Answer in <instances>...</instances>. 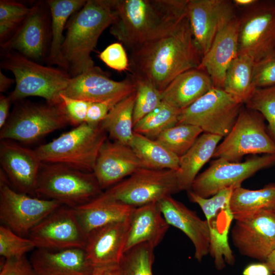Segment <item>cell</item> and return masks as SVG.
Here are the masks:
<instances>
[{"label": "cell", "instance_id": "60d3db41", "mask_svg": "<svg viewBox=\"0 0 275 275\" xmlns=\"http://www.w3.org/2000/svg\"><path fill=\"white\" fill-rule=\"evenodd\" d=\"M234 189L232 187L223 189L208 198H202L190 190L187 193L189 200L200 207L208 223L219 211L230 206V198Z\"/></svg>", "mask_w": 275, "mask_h": 275}, {"label": "cell", "instance_id": "83f0119b", "mask_svg": "<svg viewBox=\"0 0 275 275\" xmlns=\"http://www.w3.org/2000/svg\"><path fill=\"white\" fill-rule=\"evenodd\" d=\"M230 209L235 221L264 210L275 211V183L255 190L241 186L234 188L230 198Z\"/></svg>", "mask_w": 275, "mask_h": 275}, {"label": "cell", "instance_id": "4dcf8cb0", "mask_svg": "<svg viewBox=\"0 0 275 275\" xmlns=\"http://www.w3.org/2000/svg\"><path fill=\"white\" fill-rule=\"evenodd\" d=\"M128 145L145 168L155 170L179 169L180 157L155 140L134 132Z\"/></svg>", "mask_w": 275, "mask_h": 275}, {"label": "cell", "instance_id": "bcb514c9", "mask_svg": "<svg viewBox=\"0 0 275 275\" xmlns=\"http://www.w3.org/2000/svg\"><path fill=\"white\" fill-rule=\"evenodd\" d=\"M0 275H36L30 260L25 257L5 259Z\"/></svg>", "mask_w": 275, "mask_h": 275}, {"label": "cell", "instance_id": "f6af8a7d", "mask_svg": "<svg viewBox=\"0 0 275 275\" xmlns=\"http://www.w3.org/2000/svg\"><path fill=\"white\" fill-rule=\"evenodd\" d=\"M126 97L119 96L101 102H91L85 123L91 125L99 124L106 117L110 110Z\"/></svg>", "mask_w": 275, "mask_h": 275}, {"label": "cell", "instance_id": "2e32d148", "mask_svg": "<svg viewBox=\"0 0 275 275\" xmlns=\"http://www.w3.org/2000/svg\"><path fill=\"white\" fill-rule=\"evenodd\" d=\"M234 6L226 0H187L186 14L202 58L218 31L235 16Z\"/></svg>", "mask_w": 275, "mask_h": 275}, {"label": "cell", "instance_id": "8fae6325", "mask_svg": "<svg viewBox=\"0 0 275 275\" xmlns=\"http://www.w3.org/2000/svg\"><path fill=\"white\" fill-rule=\"evenodd\" d=\"M0 219L3 225L20 236L30 231L61 205L57 201L17 191L1 169Z\"/></svg>", "mask_w": 275, "mask_h": 275}, {"label": "cell", "instance_id": "ab89813d", "mask_svg": "<svg viewBox=\"0 0 275 275\" xmlns=\"http://www.w3.org/2000/svg\"><path fill=\"white\" fill-rule=\"evenodd\" d=\"M21 3L6 0L0 1V38L4 40L18 25L21 24L31 11Z\"/></svg>", "mask_w": 275, "mask_h": 275}, {"label": "cell", "instance_id": "d6986e66", "mask_svg": "<svg viewBox=\"0 0 275 275\" xmlns=\"http://www.w3.org/2000/svg\"><path fill=\"white\" fill-rule=\"evenodd\" d=\"M142 168L144 164L129 146L107 139L99 151L93 173L103 190Z\"/></svg>", "mask_w": 275, "mask_h": 275}, {"label": "cell", "instance_id": "f5cc1de1", "mask_svg": "<svg viewBox=\"0 0 275 275\" xmlns=\"http://www.w3.org/2000/svg\"><path fill=\"white\" fill-rule=\"evenodd\" d=\"M258 1L256 0H234L233 3L235 6L239 7H251Z\"/></svg>", "mask_w": 275, "mask_h": 275}, {"label": "cell", "instance_id": "30bf717a", "mask_svg": "<svg viewBox=\"0 0 275 275\" xmlns=\"http://www.w3.org/2000/svg\"><path fill=\"white\" fill-rule=\"evenodd\" d=\"M243 103L224 89L213 87L180 112L178 124H189L203 132L225 137L231 131Z\"/></svg>", "mask_w": 275, "mask_h": 275}, {"label": "cell", "instance_id": "4fadbf2b", "mask_svg": "<svg viewBox=\"0 0 275 275\" xmlns=\"http://www.w3.org/2000/svg\"><path fill=\"white\" fill-rule=\"evenodd\" d=\"M274 164L275 154L255 156L244 162L217 158L196 177L190 190L202 198H208L223 189L241 186L243 181L259 171Z\"/></svg>", "mask_w": 275, "mask_h": 275}, {"label": "cell", "instance_id": "6da1fadb", "mask_svg": "<svg viewBox=\"0 0 275 275\" xmlns=\"http://www.w3.org/2000/svg\"><path fill=\"white\" fill-rule=\"evenodd\" d=\"M201 59L185 14L167 32L130 51L129 70L162 92L181 73L198 68Z\"/></svg>", "mask_w": 275, "mask_h": 275}, {"label": "cell", "instance_id": "44dd1931", "mask_svg": "<svg viewBox=\"0 0 275 275\" xmlns=\"http://www.w3.org/2000/svg\"><path fill=\"white\" fill-rule=\"evenodd\" d=\"M239 23L235 16L218 31L198 68L207 73L214 87L223 89L226 72L238 56Z\"/></svg>", "mask_w": 275, "mask_h": 275}, {"label": "cell", "instance_id": "603a6c76", "mask_svg": "<svg viewBox=\"0 0 275 275\" xmlns=\"http://www.w3.org/2000/svg\"><path fill=\"white\" fill-rule=\"evenodd\" d=\"M30 261L36 275H91L94 266L84 249H36Z\"/></svg>", "mask_w": 275, "mask_h": 275}, {"label": "cell", "instance_id": "9a60e30c", "mask_svg": "<svg viewBox=\"0 0 275 275\" xmlns=\"http://www.w3.org/2000/svg\"><path fill=\"white\" fill-rule=\"evenodd\" d=\"M231 236L240 254L265 262L275 249V211L264 210L236 220Z\"/></svg>", "mask_w": 275, "mask_h": 275}, {"label": "cell", "instance_id": "ee69618b", "mask_svg": "<svg viewBox=\"0 0 275 275\" xmlns=\"http://www.w3.org/2000/svg\"><path fill=\"white\" fill-rule=\"evenodd\" d=\"M62 104L69 124L77 126L86 122L91 102L60 95Z\"/></svg>", "mask_w": 275, "mask_h": 275}, {"label": "cell", "instance_id": "ac0fdd59", "mask_svg": "<svg viewBox=\"0 0 275 275\" xmlns=\"http://www.w3.org/2000/svg\"><path fill=\"white\" fill-rule=\"evenodd\" d=\"M135 90L129 76L116 81L99 67L93 66L81 74L72 77L61 94L90 102H98L119 96H128Z\"/></svg>", "mask_w": 275, "mask_h": 275}, {"label": "cell", "instance_id": "7a4b0ae2", "mask_svg": "<svg viewBox=\"0 0 275 275\" xmlns=\"http://www.w3.org/2000/svg\"><path fill=\"white\" fill-rule=\"evenodd\" d=\"M187 0H112L110 33L130 51L167 32L185 14Z\"/></svg>", "mask_w": 275, "mask_h": 275}, {"label": "cell", "instance_id": "e0dca14e", "mask_svg": "<svg viewBox=\"0 0 275 275\" xmlns=\"http://www.w3.org/2000/svg\"><path fill=\"white\" fill-rule=\"evenodd\" d=\"M0 163L1 170L14 189L37 197V181L42 161L35 149L13 140H1Z\"/></svg>", "mask_w": 275, "mask_h": 275}, {"label": "cell", "instance_id": "1f68e13d", "mask_svg": "<svg viewBox=\"0 0 275 275\" xmlns=\"http://www.w3.org/2000/svg\"><path fill=\"white\" fill-rule=\"evenodd\" d=\"M135 98V90L117 103L101 122L112 139L127 145L134 133L133 115Z\"/></svg>", "mask_w": 275, "mask_h": 275}, {"label": "cell", "instance_id": "277c9868", "mask_svg": "<svg viewBox=\"0 0 275 275\" xmlns=\"http://www.w3.org/2000/svg\"><path fill=\"white\" fill-rule=\"evenodd\" d=\"M6 52L2 68L15 77V89L8 96L11 101L36 96L50 104L62 103L60 95L71 78L66 70L43 66L14 51Z\"/></svg>", "mask_w": 275, "mask_h": 275}, {"label": "cell", "instance_id": "c3c4849f", "mask_svg": "<svg viewBox=\"0 0 275 275\" xmlns=\"http://www.w3.org/2000/svg\"><path fill=\"white\" fill-rule=\"evenodd\" d=\"M243 275H273L265 262L248 265L242 272Z\"/></svg>", "mask_w": 275, "mask_h": 275}, {"label": "cell", "instance_id": "f35d334b", "mask_svg": "<svg viewBox=\"0 0 275 275\" xmlns=\"http://www.w3.org/2000/svg\"><path fill=\"white\" fill-rule=\"evenodd\" d=\"M34 249L36 246L29 238L18 235L4 225L0 226V255L5 259L23 257Z\"/></svg>", "mask_w": 275, "mask_h": 275}, {"label": "cell", "instance_id": "e575fe53", "mask_svg": "<svg viewBox=\"0 0 275 275\" xmlns=\"http://www.w3.org/2000/svg\"><path fill=\"white\" fill-rule=\"evenodd\" d=\"M199 127L189 124H177L155 140L179 157L183 156L203 133Z\"/></svg>", "mask_w": 275, "mask_h": 275}, {"label": "cell", "instance_id": "d4e9b609", "mask_svg": "<svg viewBox=\"0 0 275 275\" xmlns=\"http://www.w3.org/2000/svg\"><path fill=\"white\" fill-rule=\"evenodd\" d=\"M169 227L157 202L134 207L129 215L124 252L143 243L156 247L163 239Z\"/></svg>", "mask_w": 275, "mask_h": 275}, {"label": "cell", "instance_id": "7c38bea8", "mask_svg": "<svg viewBox=\"0 0 275 275\" xmlns=\"http://www.w3.org/2000/svg\"><path fill=\"white\" fill-rule=\"evenodd\" d=\"M240 19L238 54L255 63L275 57V2H259Z\"/></svg>", "mask_w": 275, "mask_h": 275}, {"label": "cell", "instance_id": "f1b7e54d", "mask_svg": "<svg viewBox=\"0 0 275 275\" xmlns=\"http://www.w3.org/2000/svg\"><path fill=\"white\" fill-rule=\"evenodd\" d=\"M134 208L116 203L91 201L75 209L83 229L88 235L107 224L127 219Z\"/></svg>", "mask_w": 275, "mask_h": 275}, {"label": "cell", "instance_id": "7402d4cb", "mask_svg": "<svg viewBox=\"0 0 275 275\" xmlns=\"http://www.w3.org/2000/svg\"><path fill=\"white\" fill-rule=\"evenodd\" d=\"M129 217L99 228L88 235L85 250L95 266L120 263L124 253Z\"/></svg>", "mask_w": 275, "mask_h": 275}, {"label": "cell", "instance_id": "816d5d0a", "mask_svg": "<svg viewBox=\"0 0 275 275\" xmlns=\"http://www.w3.org/2000/svg\"><path fill=\"white\" fill-rule=\"evenodd\" d=\"M265 262L273 275H275V249L269 255Z\"/></svg>", "mask_w": 275, "mask_h": 275}, {"label": "cell", "instance_id": "f907efd6", "mask_svg": "<svg viewBox=\"0 0 275 275\" xmlns=\"http://www.w3.org/2000/svg\"><path fill=\"white\" fill-rule=\"evenodd\" d=\"M14 82H15V79L7 77L2 71H0V92L1 93L6 91Z\"/></svg>", "mask_w": 275, "mask_h": 275}, {"label": "cell", "instance_id": "484cf974", "mask_svg": "<svg viewBox=\"0 0 275 275\" xmlns=\"http://www.w3.org/2000/svg\"><path fill=\"white\" fill-rule=\"evenodd\" d=\"M213 87L206 72L199 68L190 69L178 75L161 92L162 101L181 111Z\"/></svg>", "mask_w": 275, "mask_h": 275}, {"label": "cell", "instance_id": "7bdbcfd3", "mask_svg": "<svg viewBox=\"0 0 275 275\" xmlns=\"http://www.w3.org/2000/svg\"><path fill=\"white\" fill-rule=\"evenodd\" d=\"M253 82L256 88L275 86V57L267 58L255 63Z\"/></svg>", "mask_w": 275, "mask_h": 275}, {"label": "cell", "instance_id": "b9f144b4", "mask_svg": "<svg viewBox=\"0 0 275 275\" xmlns=\"http://www.w3.org/2000/svg\"><path fill=\"white\" fill-rule=\"evenodd\" d=\"M99 57L112 69L120 72L129 70V59L121 43L115 42L107 46Z\"/></svg>", "mask_w": 275, "mask_h": 275}, {"label": "cell", "instance_id": "681fc988", "mask_svg": "<svg viewBox=\"0 0 275 275\" xmlns=\"http://www.w3.org/2000/svg\"><path fill=\"white\" fill-rule=\"evenodd\" d=\"M9 97L4 95L0 96V128L2 129L6 123L9 116V108L11 103Z\"/></svg>", "mask_w": 275, "mask_h": 275}, {"label": "cell", "instance_id": "7dc6e473", "mask_svg": "<svg viewBox=\"0 0 275 275\" xmlns=\"http://www.w3.org/2000/svg\"><path fill=\"white\" fill-rule=\"evenodd\" d=\"M91 275H123V273L120 263H116L95 266Z\"/></svg>", "mask_w": 275, "mask_h": 275}, {"label": "cell", "instance_id": "74e56055", "mask_svg": "<svg viewBox=\"0 0 275 275\" xmlns=\"http://www.w3.org/2000/svg\"><path fill=\"white\" fill-rule=\"evenodd\" d=\"M245 104L266 120L270 135L275 142V86L256 88Z\"/></svg>", "mask_w": 275, "mask_h": 275}, {"label": "cell", "instance_id": "836d02e7", "mask_svg": "<svg viewBox=\"0 0 275 275\" xmlns=\"http://www.w3.org/2000/svg\"><path fill=\"white\" fill-rule=\"evenodd\" d=\"M180 112L162 101L158 106L134 125L133 131L155 140L163 131L178 124Z\"/></svg>", "mask_w": 275, "mask_h": 275}, {"label": "cell", "instance_id": "8d00e7d4", "mask_svg": "<svg viewBox=\"0 0 275 275\" xmlns=\"http://www.w3.org/2000/svg\"><path fill=\"white\" fill-rule=\"evenodd\" d=\"M135 88L136 98L133 109V125L162 102L161 92L150 82L130 76Z\"/></svg>", "mask_w": 275, "mask_h": 275}, {"label": "cell", "instance_id": "cb8c5ba5", "mask_svg": "<svg viewBox=\"0 0 275 275\" xmlns=\"http://www.w3.org/2000/svg\"><path fill=\"white\" fill-rule=\"evenodd\" d=\"M45 41V15L40 6L35 5L14 35L1 43V47L5 51H14L37 62L44 55Z\"/></svg>", "mask_w": 275, "mask_h": 275}, {"label": "cell", "instance_id": "ba28073f", "mask_svg": "<svg viewBox=\"0 0 275 275\" xmlns=\"http://www.w3.org/2000/svg\"><path fill=\"white\" fill-rule=\"evenodd\" d=\"M68 124L62 103L52 105L21 102L15 106L1 129L0 139L32 143Z\"/></svg>", "mask_w": 275, "mask_h": 275}, {"label": "cell", "instance_id": "d6a6232c", "mask_svg": "<svg viewBox=\"0 0 275 275\" xmlns=\"http://www.w3.org/2000/svg\"><path fill=\"white\" fill-rule=\"evenodd\" d=\"M254 64L249 56L238 54L226 72L223 89L243 104L256 88L253 82Z\"/></svg>", "mask_w": 275, "mask_h": 275}, {"label": "cell", "instance_id": "3957f363", "mask_svg": "<svg viewBox=\"0 0 275 275\" xmlns=\"http://www.w3.org/2000/svg\"><path fill=\"white\" fill-rule=\"evenodd\" d=\"M115 18L112 0H88L70 20L61 53L63 68L71 77L94 66L91 53Z\"/></svg>", "mask_w": 275, "mask_h": 275}, {"label": "cell", "instance_id": "9c48e42d", "mask_svg": "<svg viewBox=\"0 0 275 275\" xmlns=\"http://www.w3.org/2000/svg\"><path fill=\"white\" fill-rule=\"evenodd\" d=\"M264 119L259 112L242 107L212 157L238 162L247 154H275V142L267 131Z\"/></svg>", "mask_w": 275, "mask_h": 275}, {"label": "cell", "instance_id": "5b68a950", "mask_svg": "<svg viewBox=\"0 0 275 275\" xmlns=\"http://www.w3.org/2000/svg\"><path fill=\"white\" fill-rule=\"evenodd\" d=\"M107 140L101 125L84 123L35 149L43 162L61 163L93 173L99 151Z\"/></svg>", "mask_w": 275, "mask_h": 275}, {"label": "cell", "instance_id": "d590c367", "mask_svg": "<svg viewBox=\"0 0 275 275\" xmlns=\"http://www.w3.org/2000/svg\"><path fill=\"white\" fill-rule=\"evenodd\" d=\"M154 248L143 243L125 251L120 262L123 275H153Z\"/></svg>", "mask_w": 275, "mask_h": 275}, {"label": "cell", "instance_id": "f546056e", "mask_svg": "<svg viewBox=\"0 0 275 275\" xmlns=\"http://www.w3.org/2000/svg\"><path fill=\"white\" fill-rule=\"evenodd\" d=\"M84 0H49L47 1L51 16V40L48 60L51 64L63 68L61 53L63 31L67 20L85 5Z\"/></svg>", "mask_w": 275, "mask_h": 275}, {"label": "cell", "instance_id": "52a82bcc", "mask_svg": "<svg viewBox=\"0 0 275 275\" xmlns=\"http://www.w3.org/2000/svg\"><path fill=\"white\" fill-rule=\"evenodd\" d=\"M180 191L177 170L142 168L107 189L92 201L138 207L158 202Z\"/></svg>", "mask_w": 275, "mask_h": 275}, {"label": "cell", "instance_id": "8992f818", "mask_svg": "<svg viewBox=\"0 0 275 275\" xmlns=\"http://www.w3.org/2000/svg\"><path fill=\"white\" fill-rule=\"evenodd\" d=\"M103 192L93 173L61 163L41 164L36 188L37 197L76 208L95 200Z\"/></svg>", "mask_w": 275, "mask_h": 275}, {"label": "cell", "instance_id": "4316f807", "mask_svg": "<svg viewBox=\"0 0 275 275\" xmlns=\"http://www.w3.org/2000/svg\"><path fill=\"white\" fill-rule=\"evenodd\" d=\"M222 138L219 135L203 132L186 153L180 157L177 175L181 191L191 189L199 171L213 157Z\"/></svg>", "mask_w": 275, "mask_h": 275}, {"label": "cell", "instance_id": "ffe728a7", "mask_svg": "<svg viewBox=\"0 0 275 275\" xmlns=\"http://www.w3.org/2000/svg\"><path fill=\"white\" fill-rule=\"evenodd\" d=\"M157 203L168 224L180 230L192 242L195 258L201 262L210 250L211 234L207 221L202 219L196 212L172 196L163 198Z\"/></svg>", "mask_w": 275, "mask_h": 275}, {"label": "cell", "instance_id": "5bb4252c", "mask_svg": "<svg viewBox=\"0 0 275 275\" xmlns=\"http://www.w3.org/2000/svg\"><path fill=\"white\" fill-rule=\"evenodd\" d=\"M36 249L62 250L86 247L88 235L75 208L61 205L29 232Z\"/></svg>", "mask_w": 275, "mask_h": 275}]
</instances>
